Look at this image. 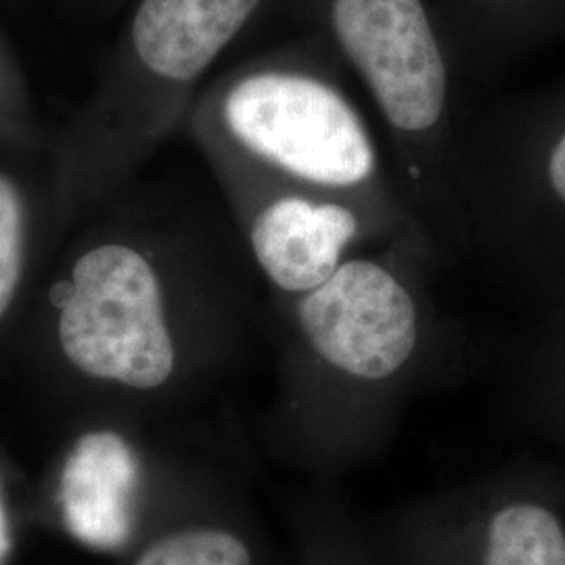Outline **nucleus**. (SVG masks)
I'll return each instance as SVG.
<instances>
[{"instance_id": "obj_10", "label": "nucleus", "mask_w": 565, "mask_h": 565, "mask_svg": "<svg viewBox=\"0 0 565 565\" xmlns=\"http://www.w3.org/2000/svg\"><path fill=\"white\" fill-rule=\"evenodd\" d=\"M522 0H446L440 20L459 78H471L492 60Z\"/></svg>"}, {"instance_id": "obj_4", "label": "nucleus", "mask_w": 565, "mask_h": 565, "mask_svg": "<svg viewBox=\"0 0 565 565\" xmlns=\"http://www.w3.org/2000/svg\"><path fill=\"white\" fill-rule=\"evenodd\" d=\"M302 11L384 126L394 177L440 256L465 254L457 195L459 72L427 0H302Z\"/></svg>"}, {"instance_id": "obj_6", "label": "nucleus", "mask_w": 565, "mask_h": 565, "mask_svg": "<svg viewBox=\"0 0 565 565\" xmlns=\"http://www.w3.org/2000/svg\"><path fill=\"white\" fill-rule=\"evenodd\" d=\"M218 186L247 263L281 300L317 289L354 254L380 243L408 239L438 252L424 231L356 203L260 182Z\"/></svg>"}, {"instance_id": "obj_11", "label": "nucleus", "mask_w": 565, "mask_h": 565, "mask_svg": "<svg viewBox=\"0 0 565 565\" xmlns=\"http://www.w3.org/2000/svg\"><path fill=\"white\" fill-rule=\"evenodd\" d=\"M135 565H252V555L228 532L189 530L149 546Z\"/></svg>"}, {"instance_id": "obj_2", "label": "nucleus", "mask_w": 565, "mask_h": 565, "mask_svg": "<svg viewBox=\"0 0 565 565\" xmlns=\"http://www.w3.org/2000/svg\"><path fill=\"white\" fill-rule=\"evenodd\" d=\"M345 76L310 36L207 82L184 130L216 182H260L356 203L424 231Z\"/></svg>"}, {"instance_id": "obj_1", "label": "nucleus", "mask_w": 565, "mask_h": 565, "mask_svg": "<svg viewBox=\"0 0 565 565\" xmlns=\"http://www.w3.org/2000/svg\"><path fill=\"white\" fill-rule=\"evenodd\" d=\"M242 264L237 235L202 214L121 195L78 224L49 264L63 361L90 382L163 390L181 371L179 308L221 298Z\"/></svg>"}, {"instance_id": "obj_12", "label": "nucleus", "mask_w": 565, "mask_h": 565, "mask_svg": "<svg viewBox=\"0 0 565 565\" xmlns=\"http://www.w3.org/2000/svg\"><path fill=\"white\" fill-rule=\"evenodd\" d=\"M46 145L30 90L0 42V149H44Z\"/></svg>"}, {"instance_id": "obj_7", "label": "nucleus", "mask_w": 565, "mask_h": 565, "mask_svg": "<svg viewBox=\"0 0 565 565\" xmlns=\"http://www.w3.org/2000/svg\"><path fill=\"white\" fill-rule=\"evenodd\" d=\"M67 233L44 149H0V324L49 270Z\"/></svg>"}, {"instance_id": "obj_13", "label": "nucleus", "mask_w": 565, "mask_h": 565, "mask_svg": "<svg viewBox=\"0 0 565 565\" xmlns=\"http://www.w3.org/2000/svg\"><path fill=\"white\" fill-rule=\"evenodd\" d=\"M9 532H7V522H4V513H2V507H0V564L4 559V555L9 553Z\"/></svg>"}, {"instance_id": "obj_3", "label": "nucleus", "mask_w": 565, "mask_h": 565, "mask_svg": "<svg viewBox=\"0 0 565 565\" xmlns=\"http://www.w3.org/2000/svg\"><path fill=\"white\" fill-rule=\"evenodd\" d=\"M266 0H139L114 57L81 109L46 145L61 224H78L128 193L177 130L210 72Z\"/></svg>"}, {"instance_id": "obj_5", "label": "nucleus", "mask_w": 565, "mask_h": 565, "mask_svg": "<svg viewBox=\"0 0 565 565\" xmlns=\"http://www.w3.org/2000/svg\"><path fill=\"white\" fill-rule=\"evenodd\" d=\"M438 260L425 243H380L354 254L317 289L282 300L302 354L338 382H396L422 350L425 268Z\"/></svg>"}, {"instance_id": "obj_9", "label": "nucleus", "mask_w": 565, "mask_h": 565, "mask_svg": "<svg viewBox=\"0 0 565 565\" xmlns=\"http://www.w3.org/2000/svg\"><path fill=\"white\" fill-rule=\"evenodd\" d=\"M484 565H565V532L539 505H511L488 527Z\"/></svg>"}, {"instance_id": "obj_8", "label": "nucleus", "mask_w": 565, "mask_h": 565, "mask_svg": "<svg viewBox=\"0 0 565 565\" xmlns=\"http://www.w3.org/2000/svg\"><path fill=\"white\" fill-rule=\"evenodd\" d=\"M135 459L114 431H93L70 455L61 503L70 530L84 543L120 546L130 530Z\"/></svg>"}]
</instances>
